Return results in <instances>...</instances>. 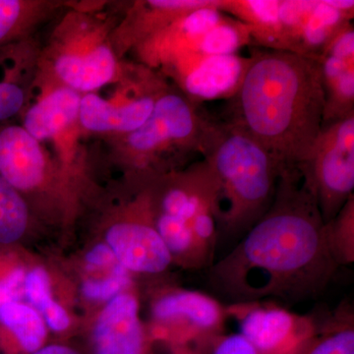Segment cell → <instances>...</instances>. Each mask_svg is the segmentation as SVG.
Wrapping results in <instances>:
<instances>
[{
	"mask_svg": "<svg viewBox=\"0 0 354 354\" xmlns=\"http://www.w3.org/2000/svg\"><path fill=\"white\" fill-rule=\"evenodd\" d=\"M153 225L172 262L204 269L201 258L214 256L218 239L216 183L204 160L162 174L147 184Z\"/></svg>",
	"mask_w": 354,
	"mask_h": 354,
	"instance_id": "277c9868",
	"label": "cell"
},
{
	"mask_svg": "<svg viewBox=\"0 0 354 354\" xmlns=\"http://www.w3.org/2000/svg\"><path fill=\"white\" fill-rule=\"evenodd\" d=\"M313 191L297 165H283L271 207L227 255L209 268V285L230 304L319 297L334 278Z\"/></svg>",
	"mask_w": 354,
	"mask_h": 354,
	"instance_id": "6da1fadb",
	"label": "cell"
},
{
	"mask_svg": "<svg viewBox=\"0 0 354 354\" xmlns=\"http://www.w3.org/2000/svg\"><path fill=\"white\" fill-rule=\"evenodd\" d=\"M228 318L259 354H304L315 339L319 321L272 301L227 305Z\"/></svg>",
	"mask_w": 354,
	"mask_h": 354,
	"instance_id": "8fae6325",
	"label": "cell"
},
{
	"mask_svg": "<svg viewBox=\"0 0 354 354\" xmlns=\"http://www.w3.org/2000/svg\"><path fill=\"white\" fill-rule=\"evenodd\" d=\"M97 4H68L39 48V68L81 95L113 83L124 62L113 46L120 18L97 12Z\"/></svg>",
	"mask_w": 354,
	"mask_h": 354,
	"instance_id": "8992f818",
	"label": "cell"
},
{
	"mask_svg": "<svg viewBox=\"0 0 354 354\" xmlns=\"http://www.w3.org/2000/svg\"><path fill=\"white\" fill-rule=\"evenodd\" d=\"M179 354H199L195 351L194 348H187L185 351H181Z\"/></svg>",
	"mask_w": 354,
	"mask_h": 354,
	"instance_id": "4dcf8cb0",
	"label": "cell"
},
{
	"mask_svg": "<svg viewBox=\"0 0 354 354\" xmlns=\"http://www.w3.org/2000/svg\"><path fill=\"white\" fill-rule=\"evenodd\" d=\"M24 293L35 310L43 316L46 325L55 332L68 329L70 318L62 305L51 298L50 281L43 268H35L26 274Z\"/></svg>",
	"mask_w": 354,
	"mask_h": 354,
	"instance_id": "cb8c5ba5",
	"label": "cell"
},
{
	"mask_svg": "<svg viewBox=\"0 0 354 354\" xmlns=\"http://www.w3.org/2000/svg\"><path fill=\"white\" fill-rule=\"evenodd\" d=\"M92 344L93 354H147L148 337L133 293L109 300L95 322Z\"/></svg>",
	"mask_w": 354,
	"mask_h": 354,
	"instance_id": "ac0fdd59",
	"label": "cell"
},
{
	"mask_svg": "<svg viewBox=\"0 0 354 354\" xmlns=\"http://www.w3.org/2000/svg\"><path fill=\"white\" fill-rule=\"evenodd\" d=\"M324 91L323 124L354 113V29L344 28L316 59Z\"/></svg>",
	"mask_w": 354,
	"mask_h": 354,
	"instance_id": "e0dca14e",
	"label": "cell"
},
{
	"mask_svg": "<svg viewBox=\"0 0 354 354\" xmlns=\"http://www.w3.org/2000/svg\"><path fill=\"white\" fill-rule=\"evenodd\" d=\"M158 325H174L183 344L200 348L225 333L227 305L202 291L176 290L160 295L152 306Z\"/></svg>",
	"mask_w": 354,
	"mask_h": 354,
	"instance_id": "5bb4252c",
	"label": "cell"
},
{
	"mask_svg": "<svg viewBox=\"0 0 354 354\" xmlns=\"http://www.w3.org/2000/svg\"><path fill=\"white\" fill-rule=\"evenodd\" d=\"M82 95L39 68L32 79L20 125L44 146L50 144L64 171L81 164L88 155L81 145L85 136L79 123Z\"/></svg>",
	"mask_w": 354,
	"mask_h": 354,
	"instance_id": "9c48e42d",
	"label": "cell"
},
{
	"mask_svg": "<svg viewBox=\"0 0 354 354\" xmlns=\"http://www.w3.org/2000/svg\"><path fill=\"white\" fill-rule=\"evenodd\" d=\"M330 256L337 266L354 262V196L324 227Z\"/></svg>",
	"mask_w": 354,
	"mask_h": 354,
	"instance_id": "484cf974",
	"label": "cell"
},
{
	"mask_svg": "<svg viewBox=\"0 0 354 354\" xmlns=\"http://www.w3.org/2000/svg\"><path fill=\"white\" fill-rule=\"evenodd\" d=\"M216 0H141L127 4L114 28L113 46L116 55H125L169 27L186 14L213 6Z\"/></svg>",
	"mask_w": 354,
	"mask_h": 354,
	"instance_id": "2e32d148",
	"label": "cell"
},
{
	"mask_svg": "<svg viewBox=\"0 0 354 354\" xmlns=\"http://www.w3.org/2000/svg\"><path fill=\"white\" fill-rule=\"evenodd\" d=\"M194 349L199 354H259L252 344L239 333L230 335L223 333L201 348Z\"/></svg>",
	"mask_w": 354,
	"mask_h": 354,
	"instance_id": "83f0119b",
	"label": "cell"
},
{
	"mask_svg": "<svg viewBox=\"0 0 354 354\" xmlns=\"http://www.w3.org/2000/svg\"><path fill=\"white\" fill-rule=\"evenodd\" d=\"M172 85L162 73L139 62H123L113 83L82 95L79 123L85 136H121L138 129L160 95Z\"/></svg>",
	"mask_w": 354,
	"mask_h": 354,
	"instance_id": "ba28073f",
	"label": "cell"
},
{
	"mask_svg": "<svg viewBox=\"0 0 354 354\" xmlns=\"http://www.w3.org/2000/svg\"><path fill=\"white\" fill-rule=\"evenodd\" d=\"M28 354H84L79 349L62 344H46L38 351Z\"/></svg>",
	"mask_w": 354,
	"mask_h": 354,
	"instance_id": "f546056e",
	"label": "cell"
},
{
	"mask_svg": "<svg viewBox=\"0 0 354 354\" xmlns=\"http://www.w3.org/2000/svg\"><path fill=\"white\" fill-rule=\"evenodd\" d=\"M106 241L118 264L128 272L157 274L171 265V253L153 225L147 183L142 184L131 218L111 225Z\"/></svg>",
	"mask_w": 354,
	"mask_h": 354,
	"instance_id": "7c38bea8",
	"label": "cell"
},
{
	"mask_svg": "<svg viewBox=\"0 0 354 354\" xmlns=\"http://www.w3.org/2000/svg\"><path fill=\"white\" fill-rule=\"evenodd\" d=\"M32 39L0 48V125L20 116L38 65Z\"/></svg>",
	"mask_w": 354,
	"mask_h": 354,
	"instance_id": "d6986e66",
	"label": "cell"
},
{
	"mask_svg": "<svg viewBox=\"0 0 354 354\" xmlns=\"http://www.w3.org/2000/svg\"><path fill=\"white\" fill-rule=\"evenodd\" d=\"M297 167L328 223L354 196V113L323 124L308 157Z\"/></svg>",
	"mask_w": 354,
	"mask_h": 354,
	"instance_id": "30bf717a",
	"label": "cell"
},
{
	"mask_svg": "<svg viewBox=\"0 0 354 354\" xmlns=\"http://www.w3.org/2000/svg\"><path fill=\"white\" fill-rule=\"evenodd\" d=\"M208 115L172 84L142 127L121 136L102 137L106 155L134 181H149L183 169L200 144Z\"/></svg>",
	"mask_w": 354,
	"mask_h": 354,
	"instance_id": "5b68a950",
	"label": "cell"
},
{
	"mask_svg": "<svg viewBox=\"0 0 354 354\" xmlns=\"http://www.w3.org/2000/svg\"><path fill=\"white\" fill-rule=\"evenodd\" d=\"M353 15V0H304L286 31L288 50L316 60Z\"/></svg>",
	"mask_w": 354,
	"mask_h": 354,
	"instance_id": "9a60e30c",
	"label": "cell"
},
{
	"mask_svg": "<svg viewBox=\"0 0 354 354\" xmlns=\"http://www.w3.org/2000/svg\"><path fill=\"white\" fill-rule=\"evenodd\" d=\"M279 4V0H221L218 9L245 26L251 43L283 50Z\"/></svg>",
	"mask_w": 354,
	"mask_h": 354,
	"instance_id": "ffe728a7",
	"label": "cell"
},
{
	"mask_svg": "<svg viewBox=\"0 0 354 354\" xmlns=\"http://www.w3.org/2000/svg\"><path fill=\"white\" fill-rule=\"evenodd\" d=\"M200 153L216 183L218 237H242L271 207L283 165L230 121L207 118Z\"/></svg>",
	"mask_w": 354,
	"mask_h": 354,
	"instance_id": "3957f363",
	"label": "cell"
},
{
	"mask_svg": "<svg viewBox=\"0 0 354 354\" xmlns=\"http://www.w3.org/2000/svg\"><path fill=\"white\" fill-rule=\"evenodd\" d=\"M29 221V204L0 176V244L8 245L20 241Z\"/></svg>",
	"mask_w": 354,
	"mask_h": 354,
	"instance_id": "d4e9b609",
	"label": "cell"
},
{
	"mask_svg": "<svg viewBox=\"0 0 354 354\" xmlns=\"http://www.w3.org/2000/svg\"><path fill=\"white\" fill-rule=\"evenodd\" d=\"M51 0H0V48L32 39V35L66 7Z\"/></svg>",
	"mask_w": 354,
	"mask_h": 354,
	"instance_id": "44dd1931",
	"label": "cell"
},
{
	"mask_svg": "<svg viewBox=\"0 0 354 354\" xmlns=\"http://www.w3.org/2000/svg\"><path fill=\"white\" fill-rule=\"evenodd\" d=\"M48 147L20 123L0 125V176L24 198L46 189L53 176L64 174Z\"/></svg>",
	"mask_w": 354,
	"mask_h": 354,
	"instance_id": "4fadbf2b",
	"label": "cell"
},
{
	"mask_svg": "<svg viewBox=\"0 0 354 354\" xmlns=\"http://www.w3.org/2000/svg\"><path fill=\"white\" fill-rule=\"evenodd\" d=\"M304 354H354V317L349 305H342L319 323L318 334Z\"/></svg>",
	"mask_w": 354,
	"mask_h": 354,
	"instance_id": "7402d4cb",
	"label": "cell"
},
{
	"mask_svg": "<svg viewBox=\"0 0 354 354\" xmlns=\"http://www.w3.org/2000/svg\"><path fill=\"white\" fill-rule=\"evenodd\" d=\"M85 259L90 267H102L118 263L113 250L108 244L104 243L97 244L92 250L88 251Z\"/></svg>",
	"mask_w": 354,
	"mask_h": 354,
	"instance_id": "f1b7e54d",
	"label": "cell"
},
{
	"mask_svg": "<svg viewBox=\"0 0 354 354\" xmlns=\"http://www.w3.org/2000/svg\"><path fill=\"white\" fill-rule=\"evenodd\" d=\"M324 104L315 59L265 48L248 58L227 121L281 165H299L322 128Z\"/></svg>",
	"mask_w": 354,
	"mask_h": 354,
	"instance_id": "7a4b0ae2",
	"label": "cell"
},
{
	"mask_svg": "<svg viewBox=\"0 0 354 354\" xmlns=\"http://www.w3.org/2000/svg\"><path fill=\"white\" fill-rule=\"evenodd\" d=\"M221 0L179 18L133 50L137 62L167 77L206 58L234 55L243 46L239 24L221 12Z\"/></svg>",
	"mask_w": 354,
	"mask_h": 354,
	"instance_id": "52a82bcc",
	"label": "cell"
},
{
	"mask_svg": "<svg viewBox=\"0 0 354 354\" xmlns=\"http://www.w3.org/2000/svg\"><path fill=\"white\" fill-rule=\"evenodd\" d=\"M131 286L130 272L123 266L114 264L113 274L104 279H88L82 285V292L88 299L104 301L111 300Z\"/></svg>",
	"mask_w": 354,
	"mask_h": 354,
	"instance_id": "4316f807",
	"label": "cell"
},
{
	"mask_svg": "<svg viewBox=\"0 0 354 354\" xmlns=\"http://www.w3.org/2000/svg\"><path fill=\"white\" fill-rule=\"evenodd\" d=\"M0 323L10 330L26 353H32L44 346L46 326L37 310L19 301L0 305Z\"/></svg>",
	"mask_w": 354,
	"mask_h": 354,
	"instance_id": "603a6c76",
	"label": "cell"
}]
</instances>
